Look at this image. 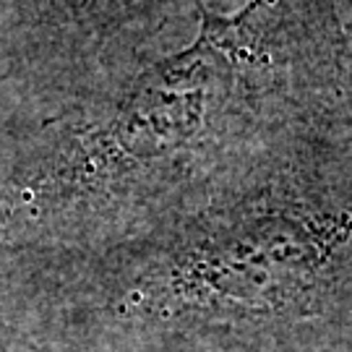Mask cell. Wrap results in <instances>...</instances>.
<instances>
[{"instance_id": "obj_1", "label": "cell", "mask_w": 352, "mask_h": 352, "mask_svg": "<svg viewBox=\"0 0 352 352\" xmlns=\"http://www.w3.org/2000/svg\"><path fill=\"white\" fill-rule=\"evenodd\" d=\"M63 3H68L78 13H94L102 11L104 6H123L126 0H63Z\"/></svg>"}, {"instance_id": "obj_2", "label": "cell", "mask_w": 352, "mask_h": 352, "mask_svg": "<svg viewBox=\"0 0 352 352\" xmlns=\"http://www.w3.org/2000/svg\"><path fill=\"white\" fill-rule=\"evenodd\" d=\"M344 8H347V26L352 29V0H344Z\"/></svg>"}]
</instances>
